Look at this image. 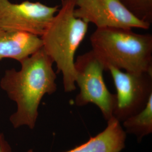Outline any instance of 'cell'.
I'll list each match as a JSON object with an SVG mask.
<instances>
[{
    "label": "cell",
    "mask_w": 152,
    "mask_h": 152,
    "mask_svg": "<svg viewBox=\"0 0 152 152\" xmlns=\"http://www.w3.org/2000/svg\"><path fill=\"white\" fill-rule=\"evenodd\" d=\"M20 63L19 71H5L0 86L16 103V112L10 117L12 126L15 129L26 126L33 130L42 98L56 91V74L53 69V61L43 48Z\"/></svg>",
    "instance_id": "1"
},
{
    "label": "cell",
    "mask_w": 152,
    "mask_h": 152,
    "mask_svg": "<svg viewBox=\"0 0 152 152\" xmlns=\"http://www.w3.org/2000/svg\"><path fill=\"white\" fill-rule=\"evenodd\" d=\"M92 51L106 71L112 66L125 72L152 73V35L132 29L96 28L90 38Z\"/></svg>",
    "instance_id": "2"
},
{
    "label": "cell",
    "mask_w": 152,
    "mask_h": 152,
    "mask_svg": "<svg viewBox=\"0 0 152 152\" xmlns=\"http://www.w3.org/2000/svg\"><path fill=\"white\" fill-rule=\"evenodd\" d=\"M76 0H61L60 8L41 37L43 49L61 73L64 91L76 89L75 57L85 37L88 24L75 15Z\"/></svg>",
    "instance_id": "3"
},
{
    "label": "cell",
    "mask_w": 152,
    "mask_h": 152,
    "mask_svg": "<svg viewBox=\"0 0 152 152\" xmlns=\"http://www.w3.org/2000/svg\"><path fill=\"white\" fill-rule=\"evenodd\" d=\"M75 69V83L80 90L75 99V104L82 107L94 104L108 121L113 117L115 95L110 93L105 83L103 72L106 69L103 63L90 50L77 57Z\"/></svg>",
    "instance_id": "4"
},
{
    "label": "cell",
    "mask_w": 152,
    "mask_h": 152,
    "mask_svg": "<svg viewBox=\"0 0 152 152\" xmlns=\"http://www.w3.org/2000/svg\"><path fill=\"white\" fill-rule=\"evenodd\" d=\"M117 93L113 117L119 122L137 113L152 94V73H134L109 66Z\"/></svg>",
    "instance_id": "5"
},
{
    "label": "cell",
    "mask_w": 152,
    "mask_h": 152,
    "mask_svg": "<svg viewBox=\"0 0 152 152\" xmlns=\"http://www.w3.org/2000/svg\"><path fill=\"white\" fill-rule=\"evenodd\" d=\"M39 2L12 3L0 0V29L30 33L41 37L59 10Z\"/></svg>",
    "instance_id": "6"
},
{
    "label": "cell",
    "mask_w": 152,
    "mask_h": 152,
    "mask_svg": "<svg viewBox=\"0 0 152 152\" xmlns=\"http://www.w3.org/2000/svg\"><path fill=\"white\" fill-rule=\"evenodd\" d=\"M75 15L96 28L113 27L148 29L151 24L135 16L120 0H76Z\"/></svg>",
    "instance_id": "7"
},
{
    "label": "cell",
    "mask_w": 152,
    "mask_h": 152,
    "mask_svg": "<svg viewBox=\"0 0 152 152\" xmlns=\"http://www.w3.org/2000/svg\"><path fill=\"white\" fill-rule=\"evenodd\" d=\"M42 47V39L37 35L0 29V60L11 58L20 62Z\"/></svg>",
    "instance_id": "8"
},
{
    "label": "cell",
    "mask_w": 152,
    "mask_h": 152,
    "mask_svg": "<svg viewBox=\"0 0 152 152\" xmlns=\"http://www.w3.org/2000/svg\"><path fill=\"white\" fill-rule=\"evenodd\" d=\"M106 129L84 144L65 152H120L124 149L126 133L114 117L107 121ZM27 152H34L29 149Z\"/></svg>",
    "instance_id": "9"
},
{
    "label": "cell",
    "mask_w": 152,
    "mask_h": 152,
    "mask_svg": "<svg viewBox=\"0 0 152 152\" xmlns=\"http://www.w3.org/2000/svg\"><path fill=\"white\" fill-rule=\"evenodd\" d=\"M124 122L126 133L135 135L138 139L151 134L152 132V94L145 107Z\"/></svg>",
    "instance_id": "10"
},
{
    "label": "cell",
    "mask_w": 152,
    "mask_h": 152,
    "mask_svg": "<svg viewBox=\"0 0 152 152\" xmlns=\"http://www.w3.org/2000/svg\"><path fill=\"white\" fill-rule=\"evenodd\" d=\"M120 1L138 19L151 25L152 23V0Z\"/></svg>",
    "instance_id": "11"
},
{
    "label": "cell",
    "mask_w": 152,
    "mask_h": 152,
    "mask_svg": "<svg viewBox=\"0 0 152 152\" xmlns=\"http://www.w3.org/2000/svg\"><path fill=\"white\" fill-rule=\"evenodd\" d=\"M0 152H12L9 142L2 133H0Z\"/></svg>",
    "instance_id": "12"
}]
</instances>
